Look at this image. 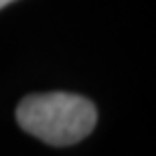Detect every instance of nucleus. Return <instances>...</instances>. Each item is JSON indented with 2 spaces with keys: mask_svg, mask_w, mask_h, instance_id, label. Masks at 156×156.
I'll list each match as a JSON object with an SVG mask.
<instances>
[{
  "mask_svg": "<svg viewBox=\"0 0 156 156\" xmlns=\"http://www.w3.org/2000/svg\"><path fill=\"white\" fill-rule=\"evenodd\" d=\"M16 122L24 132L51 146H71L89 136L98 110L87 98L75 93H35L18 104Z\"/></svg>",
  "mask_w": 156,
  "mask_h": 156,
  "instance_id": "obj_1",
  "label": "nucleus"
},
{
  "mask_svg": "<svg viewBox=\"0 0 156 156\" xmlns=\"http://www.w3.org/2000/svg\"><path fill=\"white\" fill-rule=\"evenodd\" d=\"M10 2H14V0H0V10H2L4 6H8V4H10Z\"/></svg>",
  "mask_w": 156,
  "mask_h": 156,
  "instance_id": "obj_2",
  "label": "nucleus"
}]
</instances>
